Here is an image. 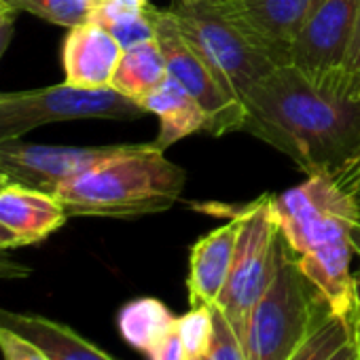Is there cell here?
<instances>
[{
	"label": "cell",
	"instance_id": "cell-35",
	"mask_svg": "<svg viewBox=\"0 0 360 360\" xmlns=\"http://www.w3.org/2000/svg\"><path fill=\"white\" fill-rule=\"evenodd\" d=\"M9 13H20V11L9 3V0H0V18H3V15H9Z\"/></svg>",
	"mask_w": 360,
	"mask_h": 360
},
{
	"label": "cell",
	"instance_id": "cell-21",
	"mask_svg": "<svg viewBox=\"0 0 360 360\" xmlns=\"http://www.w3.org/2000/svg\"><path fill=\"white\" fill-rule=\"evenodd\" d=\"M18 11H28L53 26L75 28L91 20L98 0H9Z\"/></svg>",
	"mask_w": 360,
	"mask_h": 360
},
{
	"label": "cell",
	"instance_id": "cell-25",
	"mask_svg": "<svg viewBox=\"0 0 360 360\" xmlns=\"http://www.w3.org/2000/svg\"><path fill=\"white\" fill-rule=\"evenodd\" d=\"M0 354L3 360H49L41 347L3 324H0Z\"/></svg>",
	"mask_w": 360,
	"mask_h": 360
},
{
	"label": "cell",
	"instance_id": "cell-26",
	"mask_svg": "<svg viewBox=\"0 0 360 360\" xmlns=\"http://www.w3.org/2000/svg\"><path fill=\"white\" fill-rule=\"evenodd\" d=\"M335 185L352 198L360 214V150H356L343 165H339L333 174Z\"/></svg>",
	"mask_w": 360,
	"mask_h": 360
},
{
	"label": "cell",
	"instance_id": "cell-38",
	"mask_svg": "<svg viewBox=\"0 0 360 360\" xmlns=\"http://www.w3.org/2000/svg\"><path fill=\"white\" fill-rule=\"evenodd\" d=\"M3 187H5V185H3V183H0V189H3Z\"/></svg>",
	"mask_w": 360,
	"mask_h": 360
},
{
	"label": "cell",
	"instance_id": "cell-24",
	"mask_svg": "<svg viewBox=\"0 0 360 360\" xmlns=\"http://www.w3.org/2000/svg\"><path fill=\"white\" fill-rule=\"evenodd\" d=\"M208 356L212 360H248L246 345L242 343V339L236 335L227 318L217 307H214V333H212Z\"/></svg>",
	"mask_w": 360,
	"mask_h": 360
},
{
	"label": "cell",
	"instance_id": "cell-13",
	"mask_svg": "<svg viewBox=\"0 0 360 360\" xmlns=\"http://www.w3.org/2000/svg\"><path fill=\"white\" fill-rule=\"evenodd\" d=\"M123 56L117 39L96 22L68 30L62 45L64 81L85 89H106Z\"/></svg>",
	"mask_w": 360,
	"mask_h": 360
},
{
	"label": "cell",
	"instance_id": "cell-14",
	"mask_svg": "<svg viewBox=\"0 0 360 360\" xmlns=\"http://www.w3.org/2000/svg\"><path fill=\"white\" fill-rule=\"evenodd\" d=\"M68 219L66 208L51 193L22 185H5L0 189V225L9 229L22 246L45 242Z\"/></svg>",
	"mask_w": 360,
	"mask_h": 360
},
{
	"label": "cell",
	"instance_id": "cell-36",
	"mask_svg": "<svg viewBox=\"0 0 360 360\" xmlns=\"http://www.w3.org/2000/svg\"><path fill=\"white\" fill-rule=\"evenodd\" d=\"M178 3H189V5H195V3H212V0H178Z\"/></svg>",
	"mask_w": 360,
	"mask_h": 360
},
{
	"label": "cell",
	"instance_id": "cell-23",
	"mask_svg": "<svg viewBox=\"0 0 360 360\" xmlns=\"http://www.w3.org/2000/svg\"><path fill=\"white\" fill-rule=\"evenodd\" d=\"M337 94L349 102L360 104V5H358L352 41H349V47L341 66V75L337 81Z\"/></svg>",
	"mask_w": 360,
	"mask_h": 360
},
{
	"label": "cell",
	"instance_id": "cell-37",
	"mask_svg": "<svg viewBox=\"0 0 360 360\" xmlns=\"http://www.w3.org/2000/svg\"><path fill=\"white\" fill-rule=\"evenodd\" d=\"M195 360H212V358H210V356L206 354V356H202V358H195Z\"/></svg>",
	"mask_w": 360,
	"mask_h": 360
},
{
	"label": "cell",
	"instance_id": "cell-31",
	"mask_svg": "<svg viewBox=\"0 0 360 360\" xmlns=\"http://www.w3.org/2000/svg\"><path fill=\"white\" fill-rule=\"evenodd\" d=\"M352 343L356 352V360H360V316L352 311Z\"/></svg>",
	"mask_w": 360,
	"mask_h": 360
},
{
	"label": "cell",
	"instance_id": "cell-9",
	"mask_svg": "<svg viewBox=\"0 0 360 360\" xmlns=\"http://www.w3.org/2000/svg\"><path fill=\"white\" fill-rule=\"evenodd\" d=\"M360 0H324L297 34L288 66L309 83L337 94V81L352 41Z\"/></svg>",
	"mask_w": 360,
	"mask_h": 360
},
{
	"label": "cell",
	"instance_id": "cell-3",
	"mask_svg": "<svg viewBox=\"0 0 360 360\" xmlns=\"http://www.w3.org/2000/svg\"><path fill=\"white\" fill-rule=\"evenodd\" d=\"M163 153L155 142L119 144L112 155L60 185L56 198L68 217L136 219L165 212L183 195L187 172Z\"/></svg>",
	"mask_w": 360,
	"mask_h": 360
},
{
	"label": "cell",
	"instance_id": "cell-4",
	"mask_svg": "<svg viewBox=\"0 0 360 360\" xmlns=\"http://www.w3.org/2000/svg\"><path fill=\"white\" fill-rule=\"evenodd\" d=\"M328 316H333L330 305L303 276L292 248L280 233L269 284L248 320V360H288Z\"/></svg>",
	"mask_w": 360,
	"mask_h": 360
},
{
	"label": "cell",
	"instance_id": "cell-2",
	"mask_svg": "<svg viewBox=\"0 0 360 360\" xmlns=\"http://www.w3.org/2000/svg\"><path fill=\"white\" fill-rule=\"evenodd\" d=\"M274 212L303 276L326 299L333 314L352 316L354 248L349 233L358 221L352 198L335 185L330 174H311L305 183L274 195Z\"/></svg>",
	"mask_w": 360,
	"mask_h": 360
},
{
	"label": "cell",
	"instance_id": "cell-28",
	"mask_svg": "<svg viewBox=\"0 0 360 360\" xmlns=\"http://www.w3.org/2000/svg\"><path fill=\"white\" fill-rule=\"evenodd\" d=\"M15 18H18V13H9V15L0 18V60H3L7 47L11 45L13 32H15Z\"/></svg>",
	"mask_w": 360,
	"mask_h": 360
},
{
	"label": "cell",
	"instance_id": "cell-34",
	"mask_svg": "<svg viewBox=\"0 0 360 360\" xmlns=\"http://www.w3.org/2000/svg\"><path fill=\"white\" fill-rule=\"evenodd\" d=\"M354 314L360 316V269L354 274Z\"/></svg>",
	"mask_w": 360,
	"mask_h": 360
},
{
	"label": "cell",
	"instance_id": "cell-18",
	"mask_svg": "<svg viewBox=\"0 0 360 360\" xmlns=\"http://www.w3.org/2000/svg\"><path fill=\"white\" fill-rule=\"evenodd\" d=\"M155 11L150 0H98L89 22L106 28L123 49L155 39Z\"/></svg>",
	"mask_w": 360,
	"mask_h": 360
},
{
	"label": "cell",
	"instance_id": "cell-10",
	"mask_svg": "<svg viewBox=\"0 0 360 360\" xmlns=\"http://www.w3.org/2000/svg\"><path fill=\"white\" fill-rule=\"evenodd\" d=\"M112 146H51L22 140L0 142V183L22 185L56 195L68 178L112 155Z\"/></svg>",
	"mask_w": 360,
	"mask_h": 360
},
{
	"label": "cell",
	"instance_id": "cell-33",
	"mask_svg": "<svg viewBox=\"0 0 360 360\" xmlns=\"http://www.w3.org/2000/svg\"><path fill=\"white\" fill-rule=\"evenodd\" d=\"M349 240H352V248H354V255L360 259V214H358V221L354 223L352 227V233H349Z\"/></svg>",
	"mask_w": 360,
	"mask_h": 360
},
{
	"label": "cell",
	"instance_id": "cell-32",
	"mask_svg": "<svg viewBox=\"0 0 360 360\" xmlns=\"http://www.w3.org/2000/svg\"><path fill=\"white\" fill-rule=\"evenodd\" d=\"M328 360H356V352H354V343H352V339L347 341V343H343Z\"/></svg>",
	"mask_w": 360,
	"mask_h": 360
},
{
	"label": "cell",
	"instance_id": "cell-7",
	"mask_svg": "<svg viewBox=\"0 0 360 360\" xmlns=\"http://www.w3.org/2000/svg\"><path fill=\"white\" fill-rule=\"evenodd\" d=\"M229 208L240 217V233L229 280L214 307L227 318L236 335L246 345L250 314L267 288L274 271L280 227L276 221L271 193H265L250 204Z\"/></svg>",
	"mask_w": 360,
	"mask_h": 360
},
{
	"label": "cell",
	"instance_id": "cell-22",
	"mask_svg": "<svg viewBox=\"0 0 360 360\" xmlns=\"http://www.w3.org/2000/svg\"><path fill=\"white\" fill-rule=\"evenodd\" d=\"M176 330L180 339H183L191 360L206 356L214 333V307H191L185 316L176 318Z\"/></svg>",
	"mask_w": 360,
	"mask_h": 360
},
{
	"label": "cell",
	"instance_id": "cell-29",
	"mask_svg": "<svg viewBox=\"0 0 360 360\" xmlns=\"http://www.w3.org/2000/svg\"><path fill=\"white\" fill-rule=\"evenodd\" d=\"M28 274H30L28 267H24V265L11 261V259L7 257V252H0V276H5V278H24V276H28Z\"/></svg>",
	"mask_w": 360,
	"mask_h": 360
},
{
	"label": "cell",
	"instance_id": "cell-20",
	"mask_svg": "<svg viewBox=\"0 0 360 360\" xmlns=\"http://www.w3.org/2000/svg\"><path fill=\"white\" fill-rule=\"evenodd\" d=\"M352 339V316H328L314 328L288 360H328L343 343Z\"/></svg>",
	"mask_w": 360,
	"mask_h": 360
},
{
	"label": "cell",
	"instance_id": "cell-16",
	"mask_svg": "<svg viewBox=\"0 0 360 360\" xmlns=\"http://www.w3.org/2000/svg\"><path fill=\"white\" fill-rule=\"evenodd\" d=\"M146 112L159 117V134L153 140L157 148L165 150L172 144L206 129V112L198 100L172 77H167L153 94L140 100Z\"/></svg>",
	"mask_w": 360,
	"mask_h": 360
},
{
	"label": "cell",
	"instance_id": "cell-12",
	"mask_svg": "<svg viewBox=\"0 0 360 360\" xmlns=\"http://www.w3.org/2000/svg\"><path fill=\"white\" fill-rule=\"evenodd\" d=\"M202 210L219 217L227 214V223L202 236L193 244L187 290L191 307H214L231 274L236 242L240 233V217L227 204H204Z\"/></svg>",
	"mask_w": 360,
	"mask_h": 360
},
{
	"label": "cell",
	"instance_id": "cell-11",
	"mask_svg": "<svg viewBox=\"0 0 360 360\" xmlns=\"http://www.w3.org/2000/svg\"><path fill=\"white\" fill-rule=\"evenodd\" d=\"M324 0H217L219 9L276 66H288V51Z\"/></svg>",
	"mask_w": 360,
	"mask_h": 360
},
{
	"label": "cell",
	"instance_id": "cell-27",
	"mask_svg": "<svg viewBox=\"0 0 360 360\" xmlns=\"http://www.w3.org/2000/svg\"><path fill=\"white\" fill-rule=\"evenodd\" d=\"M148 358L150 360H191L178 330H172L159 345H155L148 352Z\"/></svg>",
	"mask_w": 360,
	"mask_h": 360
},
{
	"label": "cell",
	"instance_id": "cell-1",
	"mask_svg": "<svg viewBox=\"0 0 360 360\" xmlns=\"http://www.w3.org/2000/svg\"><path fill=\"white\" fill-rule=\"evenodd\" d=\"M244 131L290 157L307 176L333 174L360 150V104L278 66L244 98Z\"/></svg>",
	"mask_w": 360,
	"mask_h": 360
},
{
	"label": "cell",
	"instance_id": "cell-5",
	"mask_svg": "<svg viewBox=\"0 0 360 360\" xmlns=\"http://www.w3.org/2000/svg\"><path fill=\"white\" fill-rule=\"evenodd\" d=\"M178 30L187 43L217 75L221 85L240 102L265 79L276 62L265 56L217 5L212 3H176L169 7Z\"/></svg>",
	"mask_w": 360,
	"mask_h": 360
},
{
	"label": "cell",
	"instance_id": "cell-19",
	"mask_svg": "<svg viewBox=\"0 0 360 360\" xmlns=\"http://www.w3.org/2000/svg\"><path fill=\"white\" fill-rule=\"evenodd\" d=\"M117 324L123 339L131 347L148 354L172 330H176V316H172L159 299L140 297L121 307Z\"/></svg>",
	"mask_w": 360,
	"mask_h": 360
},
{
	"label": "cell",
	"instance_id": "cell-30",
	"mask_svg": "<svg viewBox=\"0 0 360 360\" xmlns=\"http://www.w3.org/2000/svg\"><path fill=\"white\" fill-rule=\"evenodd\" d=\"M15 248H22L20 240L9 229H5L3 225H0V252H9V250H15Z\"/></svg>",
	"mask_w": 360,
	"mask_h": 360
},
{
	"label": "cell",
	"instance_id": "cell-8",
	"mask_svg": "<svg viewBox=\"0 0 360 360\" xmlns=\"http://www.w3.org/2000/svg\"><path fill=\"white\" fill-rule=\"evenodd\" d=\"M155 39L165 56L167 75L183 85L206 112V131L210 136L244 131L248 119L246 104L221 85L202 56L180 34L169 7L155 11Z\"/></svg>",
	"mask_w": 360,
	"mask_h": 360
},
{
	"label": "cell",
	"instance_id": "cell-15",
	"mask_svg": "<svg viewBox=\"0 0 360 360\" xmlns=\"http://www.w3.org/2000/svg\"><path fill=\"white\" fill-rule=\"evenodd\" d=\"M0 324L32 341L49 360H115L70 326L39 314H22L0 307Z\"/></svg>",
	"mask_w": 360,
	"mask_h": 360
},
{
	"label": "cell",
	"instance_id": "cell-6",
	"mask_svg": "<svg viewBox=\"0 0 360 360\" xmlns=\"http://www.w3.org/2000/svg\"><path fill=\"white\" fill-rule=\"evenodd\" d=\"M146 115L140 102L112 87L85 89L70 83L51 87L0 91V142L20 140L37 127L83 119L129 121Z\"/></svg>",
	"mask_w": 360,
	"mask_h": 360
},
{
	"label": "cell",
	"instance_id": "cell-17",
	"mask_svg": "<svg viewBox=\"0 0 360 360\" xmlns=\"http://www.w3.org/2000/svg\"><path fill=\"white\" fill-rule=\"evenodd\" d=\"M167 64L157 39L123 49L110 87L140 102L167 79Z\"/></svg>",
	"mask_w": 360,
	"mask_h": 360
}]
</instances>
